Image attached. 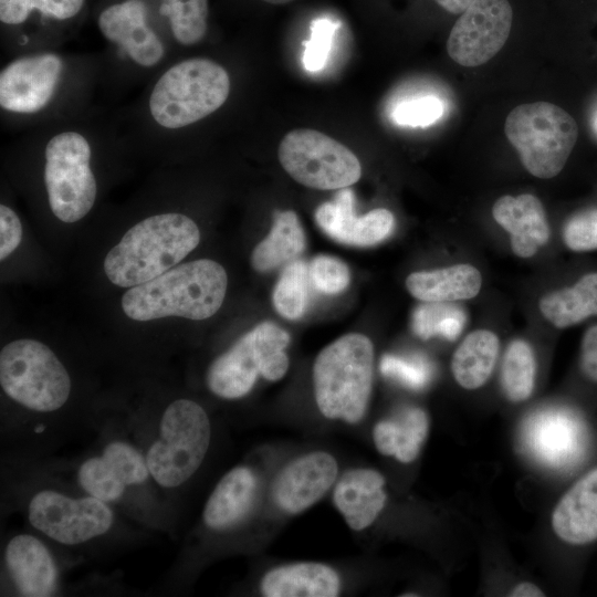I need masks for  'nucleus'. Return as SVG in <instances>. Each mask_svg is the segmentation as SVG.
<instances>
[{"label": "nucleus", "instance_id": "obj_1", "mask_svg": "<svg viewBox=\"0 0 597 597\" xmlns=\"http://www.w3.org/2000/svg\"><path fill=\"white\" fill-rule=\"evenodd\" d=\"M227 285V272L220 263L199 259L130 287L121 303L125 315L139 322L167 316L206 320L221 307Z\"/></svg>", "mask_w": 597, "mask_h": 597}, {"label": "nucleus", "instance_id": "obj_2", "mask_svg": "<svg viewBox=\"0 0 597 597\" xmlns=\"http://www.w3.org/2000/svg\"><path fill=\"white\" fill-rule=\"evenodd\" d=\"M199 242V228L188 216L154 214L133 226L108 251L104 272L113 284L133 287L174 268Z\"/></svg>", "mask_w": 597, "mask_h": 597}, {"label": "nucleus", "instance_id": "obj_3", "mask_svg": "<svg viewBox=\"0 0 597 597\" xmlns=\"http://www.w3.org/2000/svg\"><path fill=\"white\" fill-rule=\"evenodd\" d=\"M374 373V346L358 333L346 334L317 355L313 365L315 401L327 419L359 422L367 410Z\"/></svg>", "mask_w": 597, "mask_h": 597}, {"label": "nucleus", "instance_id": "obj_4", "mask_svg": "<svg viewBox=\"0 0 597 597\" xmlns=\"http://www.w3.org/2000/svg\"><path fill=\"white\" fill-rule=\"evenodd\" d=\"M230 88L229 73L219 63L206 57L182 60L155 82L148 112L159 127L184 128L218 111Z\"/></svg>", "mask_w": 597, "mask_h": 597}, {"label": "nucleus", "instance_id": "obj_5", "mask_svg": "<svg viewBox=\"0 0 597 597\" xmlns=\"http://www.w3.org/2000/svg\"><path fill=\"white\" fill-rule=\"evenodd\" d=\"M210 439L205 409L190 399L174 400L163 412L158 434L145 455L150 476L163 488L182 485L200 468Z\"/></svg>", "mask_w": 597, "mask_h": 597}, {"label": "nucleus", "instance_id": "obj_6", "mask_svg": "<svg viewBox=\"0 0 597 597\" xmlns=\"http://www.w3.org/2000/svg\"><path fill=\"white\" fill-rule=\"evenodd\" d=\"M289 344L285 329L272 322L260 323L211 363L206 376L208 388L231 400L247 396L260 376L280 380L289 369Z\"/></svg>", "mask_w": 597, "mask_h": 597}, {"label": "nucleus", "instance_id": "obj_7", "mask_svg": "<svg viewBox=\"0 0 597 597\" xmlns=\"http://www.w3.org/2000/svg\"><path fill=\"white\" fill-rule=\"evenodd\" d=\"M504 132L524 168L541 179L553 178L562 171L578 137L575 119L548 102L525 103L513 108L505 119Z\"/></svg>", "mask_w": 597, "mask_h": 597}, {"label": "nucleus", "instance_id": "obj_8", "mask_svg": "<svg viewBox=\"0 0 597 597\" xmlns=\"http://www.w3.org/2000/svg\"><path fill=\"white\" fill-rule=\"evenodd\" d=\"M0 385L8 397L36 412H52L67 401L70 375L42 342L21 338L0 352Z\"/></svg>", "mask_w": 597, "mask_h": 597}, {"label": "nucleus", "instance_id": "obj_9", "mask_svg": "<svg viewBox=\"0 0 597 597\" xmlns=\"http://www.w3.org/2000/svg\"><path fill=\"white\" fill-rule=\"evenodd\" d=\"M44 184L49 205L61 221L73 223L93 208L97 184L91 168L92 148L77 130L53 135L44 149Z\"/></svg>", "mask_w": 597, "mask_h": 597}, {"label": "nucleus", "instance_id": "obj_10", "mask_svg": "<svg viewBox=\"0 0 597 597\" xmlns=\"http://www.w3.org/2000/svg\"><path fill=\"white\" fill-rule=\"evenodd\" d=\"M279 160L284 170L303 186L335 190L359 180L362 166L345 145L315 129L289 132L280 143Z\"/></svg>", "mask_w": 597, "mask_h": 597}, {"label": "nucleus", "instance_id": "obj_11", "mask_svg": "<svg viewBox=\"0 0 597 597\" xmlns=\"http://www.w3.org/2000/svg\"><path fill=\"white\" fill-rule=\"evenodd\" d=\"M30 524L63 545H77L104 535L113 525L108 503L94 496L71 498L54 490H42L28 505Z\"/></svg>", "mask_w": 597, "mask_h": 597}, {"label": "nucleus", "instance_id": "obj_12", "mask_svg": "<svg viewBox=\"0 0 597 597\" xmlns=\"http://www.w3.org/2000/svg\"><path fill=\"white\" fill-rule=\"evenodd\" d=\"M513 11L507 0H473L452 27L447 52L458 64L480 66L505 44Z\"/></svg>", "mask_w": 597, "mask_h": 597}, {"label": "nucleus", "instance_id": "obj_13", "mask_svg": "<svg viewBox=\"0 0 597 597\" xmlns=\"http://www.w3.org/2000/svg\"><path fill=\"white\" fill-rule=\"evenodd\" d=\"M521 440L524 450L540 464L566 470L584 457L587 431L585 423L574 412L547 408L535 411L524 420Z\"/></svg>", "mask_w": 597, "mask_h": 597}, {"label": "nucleus", "instance_id": "obj_14", "mask_svg": "<svg viewBox=\"0 0 597 597\" xmlns=\"http://www.w3.org/2000/svg\"><path fill=\"white\" fill-rule=\"evenodd\" d=\"M63 70L61 56L52 52L11 61L0 73L1 108L21 115L45 109L57 92Z\"/></svg>", "mask_w": 597, "mask_h": 597}, {"label": "nucleus", "instance_id": "obj_15", "mask_svg": "<svg viewBox=\"0 0 597 597\" xmlns=\"http://www.w3.org/2000/svg\"><path fill=\"white\" fill-rule=\"evenodd\" d=\"M97 27L108 42L143 67H153L165 56L148 0H116L104 6L97 14Z\"/></svg>", "mask_w": 597, "mask_h": 597}, {"label": "nucleus", "instance_id": "obj_16", "mask_svg": "<svg viewBox=\"0 0 597 597\" xmlns=\"http://www.w3.org/2000/svg\"><path fill=\"white\" fill-rule=\"evenodd\" d=\"M150 476L146 457L125 441H112L101 455L85 460L77 481L91 496L106 503L119 500L127 488L143 484Z\"/></svg>", "mask_w": 597, "mask_h": 597}, {"label": "nucleus", "instance_id": "obj_17", "mask_svg": "<svg viewBox=\"0 0 597 597\" xmlns=\"http://www.w3.org/2000/svg\"><path fill=\"white\" fill-rule=\"evenodd\" d=\"M338 475L336 459L325 451H313L290 461L275 476L272 499L289 514L301 513L318 502Z\"/></svg>", "mask_w": 597, "mask_h": 597}, {"label": "nucleus", "instance_id": "obj_18", "mask_svg": "<svg viewBox=\"0 0 597 597\" xmlns=\"http://www.w3.org/2000/svg\"><path fill=\"white\" fill-rule=\"evenodd\" d=\"M354 205L353 190L339 189L333 201L318 206L315 221L332 239L348 245L369 247L390 235L395 217L389 210L378 208L357 217Z\"/></svg>", "mask_w": 597, "mask_h": 597}, {"label": "nucleus", "instance_id": "obj_19", "mask_svg": "<svg viewBox=\"0 0 597 597\" xmlns=\"http://www.w3.org/2000/svg\"><path fill=\"white\" fill-rule=\"evenodd\" d=\"M7 570L20 595L48 597L57 589V567L48 547L35 536L18 534L6 546Z\"/></svg>", "mask_w": 597, "mask_h": 597}, {"label": "nucleus", "instance_id": "obj_20", "mask_svg": "<svg viewBox=\"0 0 597 597\" xmlns=\"http://www.w3.org/2000/svg\"><path fill=\"white\" fill-rule=\"evenodd\" d=\"M495 222L510 235L513 253L533 256L549 239V226L541 200L531 193L503 196L492 208Z\"/></svg>", "mask_w": 597, "mask_h": 597}, {"label": "nucleus", "instance_id": "obj_21", "mask_svg": "<svg viewBox=\"0 0 597 597\" xmlns=\"http://www.w3.org/2000/svg\"><path fill=\"white\" fill-rule=\"evenodd\" d=\"M384 475L374 469L357 468L339 478L333 501L347 525L354 531L369 527L386 505Z\"/></svg>", "mask_w": 597, "mask_h": 597}, {"label": "nucleus", "instance_id": "obj_22", "mask_svg": "<svg viewBox=\"0 0 597 597\" xmlns=\"http://www.w3.org/2000/svg\"><path fill=\"white\" fill-rule=\"evenodd\" d=\"M554 533L570 545L597 540V468L590 470L561 498L552 514Z\"/></svg>", "mask_w": 597, "mask_h": 597}, {"label": "nucleus", "instance_id": "obj_23", "mask_svg": "<svg viewBox=\"0 0 597 597\" xmlns=\"http://www.w3.org/2000/svg\"><path fill=\"white\" fill-rule=\"evenodd\" d=\"M341 586V577L331 566L302 562L266 572L260 582V591L265 597H336Z\"/></svg>", "mask_w": 597, "mask_h": 597}, {"label": "nucleus", "instance_id": "obj_24", "mask_svg": "<svg viewBox=\"0 0 597 597\" xmlns=\"http://www.w3.org/2000/svg\"><path fill=\"white\" fill-rule=\"evenodd\" d=\"M258 478L248 467L226 473L208 498L202 519L207 527L224 531L240 523L253 507Z\"/></svg>", "mask_w": 597, "mask_h": 597}, {"label": "nucleus", "instance_id": "obj_25", "mask_svg": "<svg viewBox=\"0 0 597 597\" xmlns=\"http://www.w3.org/2000/svg\"><path fill=\"white\" fill-rule=\"evenodd\" d=\"M481 286L480 271L468 263L418 271L409 274L406 279L408 292L426 303L470 300L479 294Z\"/></svg>", "mask_w": 597, "mask_h": 597}, {"label": "nucleus", "instance_id": "obj_26", "mask_svg": "<svg viewBox=\"0 0 597 597\" xmlns=\"http://www.w3.org/2000/svg\"><path fill=\"white\" fill-rule=\"evenodd\" d=\"M429 418L418 407L407 408L397 419L377 422L373 440L377 451L410 463L419 455L429 433Z\"/></svg>", "mask_w": 597, "mask_h": 597}, {"label": "nucleus", "instance_id": "obj_27", "mask_svg": "<svg viewBox=\"0 0 597 597\" xmlns=\"http://www.w3.org/2000/svg\"><path fill=\"white\" fill-rule=\"evenodd\" d=\"M500 353V339L489 329H476L459 344L451 359L455 381L464 389L482 387L491 377Z\"/></svg>", "mask_w": 597, "mask_h": 597}, {"label": "nucleus", "instance_id": "obj_28", "mask_svg": "<svg viewBox=\"0 0 597 597\" xmlns=\"http://www.w3.org/2000/svg\"><path fill=\"white\" fill-rule=\"evenodd\" d=\"M538 308L557 328H567L597 315V273H587L574 285L544 295Z\"/></svg>", "mask_w": 597, "mask_h": 597}, {"label": "nucleus", "instance_id": "obj_29", "mask_svg": "<svg viewBox=\"0 0 597 597\" xmlns=\"http://www.w3.org/2000/svg\"><path fill=\"white\" fill-rule=\"evenodd\" d=\"M305 245V233L297 214L292 210L279 212L266 238L252 251L251 265L259 272L275 269L296 260Z\"/></svg>", "mask_w": 597, "mask_h": 597}, {"label": "nucleus", "instance_id": "obj_30", "mask_svg": "<svg viewBox=\"0 0 597 597\" xmlns=\"http://www.w3.org/2000/svg\"><path fill=\"white\" fill-rule=\"evenodd\" d=\"M86 0H0V22L7 29L55 27L75 22Z\"/></svg>", "mask_w": 597, "mask_h": 597}, {"label": "nucleus", "instance_id": "obj_31", "mask_svg": "<svg viewBox=\"0 0 597 597\" xmlns=\"http://www.w3.org/2000/svg\"><path fill=\"white\" fill-rule=\"evenodd\" d=\"M535 378L536 358L531 345L523 339L511 342L504 353L500 376L505 397L512 402L528 399Z\"/></svg>", "mask_w": 597, "mask_h": 597}, {"label": "nucleus", "instance_id": "obj_32", "mask_svg": "<svg viewBox=\"0 0 597 597\" xmlns=\"http://www.w3.org/2000/svg\"><path fill=\"white\" fill-rule=\"evenodd\" d=\"M156 13L166 21L172 38L181 45L199 43L208 31V0L157 2Z\"/></svg>", "mask_w": 597, "mask_h": 597}, {"label": "nucleus", "instance_id": "obj_33", "mask_svg": "<svg viewBox=\"0 0 597 597\" xmlns=\"http://www.w3.org/2000/svg\"><path fill=\"white\" fill-rule=\"evenodd\" d=\"M308 266L302 260L287 263L273 291V304L279 314L287 320H297L308 303Z\"/></svg>", "mask_w": 597, "mask_h": 597}, {"label": "nucleus", "instance_id": "obj_34", "mask_svg": "<svg viewBox=\"0 0 597 597\" xmlns=\"http://www.w3.org/2000/svg\"><path fill=\"white\" fill-rule=\"evenodd\" d=\"M413 331L421 338L442 335L453 339L460 332L459 322L452 310L443 303H428L413 313Z\"/></svg>", "mask_w": 597, "mask_h": 597}, {"label": "nucleus", "instance_id": "obj_35", "mask_svg": "<svg viewBox=\"0 0 597 597\" xmlns=\"http://www.w3.org/2000/svg\"><path fill=\"white\" fill-rule=\"evenodd\" d=\"M380 371L411 389L423 388L432 375L430 363L421 356L385 355L380 360Z\"/></svg>", "mask_w": 597, "mask_h": 597}, {"label": "nucleus", "instance_id": "obj_36", "mask_svg": "<svg viewBox=\"0 0 597 597\" xmlns=\"http://www.w3.org/2000/svg\"><path fill=\"white\" fill-rule=\"evenodd\" d=\"M308 274L314 287L325 294L343 292L350 281L348 266L329 255L315 256L308 265Z\"/></svg>", "mask_w": 597, "mask_h": 597}, {"label": "nucleus", "instance_id": "obj_37", "mask_svg": "<svg viewBox=\"0 0 597 597\" xmlns=\"http://www.w3.org/2000/svg\"><path fill=\"white\" fill-rule=\"evenodd\" d=\"M443 112L442 101L437 96L427 95L397 104L392 111V118L401 126L426 127L436 123Z\"/></svg>", "mask_w": 597, "mask_h": 597}, {"label": "nucleus", "instance_id": "obj_38", "mask_svg": "<svg viewBox=\"0 0 597 597\" xmlns=\"http://www.w3.org/2000/svg\"><path fill=\"white\" fill-rule=\"evenodd\" d=\"M562 237L572 251L597 250V209H587L570 217L564 224Z\"/></svg>", "mask_w": 597, "mask_h": 597}, {"label": "nucleus", "instance_id": "obj_39", "mask_svg": "<svg viewBox=\"0 0 597 597\" xmlns=\"http://www.w3.org/2000/svg\"><path fill=\"white\" fill-rule=\"evenodd\" d=\"M336 25L329 20L320 19L311 25V36L305 43L304 67L310 72L320 71L325 65L331 51Z\"/></svg>", "mask_w": 597, "mask_h": 597}, {"label": "nucleus", "instance_id": "obj_40", "mask_svg": "<svg viewBox=\"0 0 597 597\" xmlns=\"http://www.w3.org/2000/svg\"><path fill=\"white\" fill-rule=\"evenodd\" d=\"M22 224L17 213L6 205L0 206V259L8 258L20 244Z\"/></svg>", "mask_w": 597, "mask_h": 597}, {"label": "nucleus", "instance_id": "obj_41", "mask_svg": "<svg viewBox=\"0 0 597 597\" xmlns=\"http://www.w3.org/2000/svg\"><path fill=\"white\" fill-rule=\"evenodd\" d=\"M579 365L585 377L597 383V325L589 327L583 336Z\"/></svg>", "mask_w": 597, "mask_h": 597}, {"label": "nucleus", "instance_id": "obj_42", "mask_svg": "<svg viewBox=\"0 0 597 597\" xmlns=\"http://www.w3.org/2000/svg\"><path fill=\"white\" fill-rule=\"evenodd\" d=\"M509 596L512 597H542L544 591L533 583L523 582L512 588Z\"/></svg>", "mask_w": 597, "mask_h": 597}, {"label": "nucleus", "instance_id": "obj_43", "mask_svg": "<svg viewBox=\"0 0 597 597\" xmlns=\"http://www.w3.org/2000/svg\"><path fill=\"white\" fill-rule=\"evenodd\" d=\"M446 11L459 14L462 13L473 0H434Z\"/></svg>", "mask_w": 597, "mask_h": 597}, {"label": "nucleus", "instance_id": "obj_44", "mask_svg": "<svg viewBox=\"0 0 597 597\" xmlns=\"http://www.w3.org/2000/svg\"><path fill=\"white\" fill-rule=\"evenodd\" d=\"M268 3H271V4H285V3H289L293 0H263Z\"/></svg>", "mask_w": 597, "mask_h": 597}, {"label": "nucleus", "instance_id": "obj_45", "mask_svg": "<svg viewBox=\"0 0 597 597\" xmlns=\"http://www.w3.org/2000/svg\"><path fill=\"white\" fill-rule=\"evenodd\" d=\"M591 125H593V129H594L595 134L597 135V112L594 115Z\"/></svg>", "mask_w": 597, "mask_h": 597}, {"label": "nucleus", "instance_id": "obj_46", "mask_svg": "<svg viewBox=\"0 0 597 597\" xmlns=\"http://www.w3.org/2000/svg\"><path fill=\"white\" fill-rule=\"evenodd\" d=\"M175 1H178V0H157V2H163V3H169V2H175Z\"/></svg>", "mask_w": 597, "mask_h": 597}]
</instances>
